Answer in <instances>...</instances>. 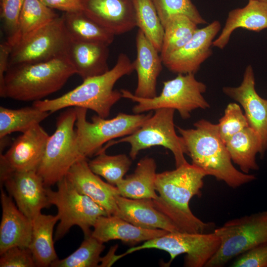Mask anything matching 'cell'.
Instances as JSON below:
<instances>
[{
    "label": "cell",
    "mask_w": 267,
    "mask_h": 267,
    "mask_svg": "<svg viewBox=\"0 0 267 267\" xmlns=\"http://www.w3.org/2000/svg\"><path fill=\"white\" fill-rule=\"evenodd\" d=\"M136 57L133 61L137 75L135 96L151 98L157 95V78L162 69L163 61L159 51L139 29L136 33Z\"/></svg>",
    "instance_id": "obj_19"
},
{
    "label": "cell",
    "mask_w": 267,
    "mask_h": 267,
    "mask_svg": "<svg viewBox=\"0 0 267 267\" xmlns=\"http://www.w3.org/2000/svg\"><path fill=\"white\" fill-rule=\"evenodd\" d=\"M138 27L160 52L164 28L151 0H133Z\"/></svg>",
    "instance_id": "obj_33"
},
{
    "label": "cell",
    "mask_w": 267,
    "mask_h": 267,
    "mask_svg": "<svg viewBox=\"0 0 267 267\" xmlns=\"http://www.w3.org/2000/svg\"><path fill=\"white\" fill-rule=\"evenodd\" d=\"M134 70V62L127 54L120 53L115 66L104 74L84 80L81 85L61 96L35 101L33 105L50 113L68 107H81L106 118L112 106L122 97L120 91L114 89L115 84Z\"/></svg>",
    "instance_id": "obj_3"
},
{
    "label": "cell",
    "mask_w": 267,
    "mask_h": 267,
    "mask_svg": "<svg viewBox=\"0 0 267 267\" xmlns=\"http://www.w3.org/2000/svg\"><path fill=\"white\" fill-rule=\"evenodd\" d=\"M116 200L122 218L137 226L179 231L171 220L153 205L152 199H133L117 195Z\"/></svg>",
    "instance_id": "obj_24"
},
{
    "label": "cell",
    "mask_w": 267,
    "mask_h": 267,
    "mask_svg": "<svg viewBox=\"0 0 267 267\" xmlns=\"http://www.w3.org/2000/svg\"><path fill=\"white\" fill-rule=\"evenodd\" d=\"M206 89L205 84L197 80L194 74L189 73L178 74L175 78L164 82L162 92L153 98L137 97L127 89L120 91L122 97L137 103L133 108L134 114L170 108L177 110L182 119H187L192 111L210 108L203 95Z\"/></svg>",
    "instance_id": "obj_5"
},
{
    "label": "cell",
    "mask_w": 267,
    "mask_h": 267,
    "mask_svg": "<svg viewBox=\"0 0 267 267\" xmlns=\"http://www.w3.org/2000/svg\"><path fill=\"white\" fill-rule=\"evenodd\" d=\"M219 237L213 232L187 233L168 232L166 234L129 248L121 257L143 249H156L165 251L170 256V265L176 257L185 254L184 266L205 267L220 246Z\"/></svg>",
    "instance_id": "obj_11"
},
{
    "label": "cell",
    "mask_w": 267,
    "mask_h": 267,
    "mask_svg": "<svg viewBox=\"0 0 267 267\" xmlns=\"http://www.w3.org/2000/svg\"><path fill=\"white\" fill-rule=\"evenodd\" d=\"M59 15L40 0H25L19 19L16 34L11 44L53 20Z\"/></svg>",
    "instance_id": "obj_31"
},
{
    "label": "cell",
    "mask_w": 267,
    "mask_h": 267,
    "mask_svg": "<svg viewBox=\"0 0 267 267\" xmlns=\"http://www.w3.org/2000/svg\"><path fill=\"white\" fill-rule=\"evenodd\" d=\"M93 228L91 235L103 243L113 240H120L133 245L169 232L161 229L143 228L113 215L100 216Z\"/></svg>",
    "instance_id": "obj_21"
},
{
    "label": "cell",
    "mask_w": 267,
    "mask_h": 267,
    "mask_svg": "<svg viewBox=\"0 0 267 267\" xmlns=\"http://www.w3.org/2000/svg\"><path fill=\"white\" fill-rule=\"evenodd\" d=\"M221 243L205 267H221L249 249L267 241V211L229 220L213 231Z\"/></svg>",
    "instance_id": "obj_9"
},
{
    "label": "cell",
    "mask_w": 267,
    "mask_h": 267,
    "mask_svg": "<svg viewBox=\"0 0 267 267\" xmlns=\"http://www.w3.org/2000/svg\"><path fill=\"white\" fill-rule=\"evenodd\" d=\"M175 111L170 108L155 110V113L135 132L117 141L110 142L105 148L127 142L131 145L130 157L134 160L140 151L161 146L172 152L176 167L187 163L184 157L187 151L184 141L181 136L177 134L175 129Z\"/></svg>",
    "instance_id": "obj_10"
},
{
    "label": "cell",
    "mask_w": 267,
    "mask_h": 267,
    "mask_svg": "<svg viewBox=\"0 0 267 267\" xmlns=\"http://www.w3.org/2000/svg\"><path fill=\"white\" fill-rule=\"evenodd\" d=\"M156 168L153 158L145 157L140 159L134 172L116 185L120 195L133 199H156Z\"/></svg>",
    "instance_id": "obj_25"
},
{
    "label": "cell",
    "mask_w": 267,
    "mask_h": 267,
    "mask_svg": "<svg viewBox=\"0 0 267 267\" xmlns=\"http://www.w3.org/2000/svg\"><path fill=\"white\" fill-rule=\"evenodd\" d=\"M2 209L0 224V255L15 246L28 248L33 222L18 208L12 197L1 189Z\"/></svg>",
    "instance_id": "obj_20"
},
{
    "label": "cell",
    "mask_w": 267,
    "mask_h": 267,
    "mask_svg": "<svg viewBox=\"0 0 267 267\" xmlns=\"http://www.w3.org/2000/svg\"><path fill=\"white\" fill-rule=\"evenodd\" d=\"M57 185L56 191L46 187L48 201L57 208L60 221L55 232L54 241L61 239L74 225L80 227L85 237L91 235V228L98 218L107 215L105 210L87 196L79 192L66 177Z\"/></svg>",
    "instance_id": "obj_8"
},
{
    "label": "cell",
    "mask_w": 267,
    "mask_h": 267,
    "mask_svg": "<svg viewBox=\"0 0 267 267\" xmlns=\"http://www.w3.org/2000/svg\"><path fill=\"white\" fill-rule=\"evenodd\" d=\"M43 4L52 9H57L64 12L83 11L84 0H40Z\"/></svg>",
    "instance_id": "obj_40"
},
{
    "label": "cell",
    "mask_w": 267,
    "mask_h": 267,
    "mask_svg": "<svg viewBox=\"0 0 267 267\" xmlns=\"http://www.w3.org/2000/svg\"><path fill=\"white\" fill-rule=\"evenodd\" d=\"M88 162L90 169L113 185L116 186L124 178L132 165V161L127 155H109L102 148Z\"/></svg>",
    "instance_id": "obj_32"
},
{
    "label": "cell",
    "mask_w": 267,
    "mask_h": 267,
    "mask_svg": "<svg viewBox=\"0 0 267 267\" xmlns=\"http://www.w3.org/2000/svg\"><path fill=\"white\" fill-rule=\"evenodd\" d=\"M51 114L32 106L20 109L0 107V138L14 132L25 133Z\"/></svg>",
    "instance_id": "obj_29"
},
{
    "label": "cell",
    "mask_w": 267,
    "mask_h": 267,
    "mask_svg": "<svg viewBox=\"0 0 267 267\" xmlns=\"http://www.w3.org/2000/svg\"><path fill=\"white\" fill-rule=\"evenodd\" d=\"M76 119L75 107H70L63 111L57 118L55 131L48 138L36 171L45 187L57 184L81 159L76 148Z\"/></svg>",
    "instance_id": "obj_7"
},
{
    "label": "cell",
    "mask_w": 267,
    "mask_h": 267,
    "mask_svg": "<svg viewBox=\"0 0 267 267\" xmlns=\"http://www.w3.org/2000/svg\"><path fill=\"white\" fill-rule=\"evenodd\" d=\"M62 17L72 40L99 42L108 45L114 41V35L88 17L83 11L64 12Z\"/></svg>",
    "instance_id": "obj_28"
},
{
    "label": "cell",
    "mask_w": 267,
    "mask_h": 267,
    "mask_svg": "<svg viewBox=\"0 0 267 267\" xmlns=\"http://www.w3.org/2000/svg\"><path fill=\"white\" fill-rule=\"evenodd\" d=\"M160 56L163 60L185 44L197 30L198 25L186 15H176L164 26Z\"/></svg>",
    "instance_id": "obj_30"
},
{
    "label": "cell",
    "mask_w": 267,
    "mask_h": 267,
    "mask_svg": "<svg viewBox=\"0 0 267 267\" xmlns=\"http://www.w3.org/2000/svg\"><path fill=\"white\" fill-rule=\"evenodd\" d=\"M55 216L41 213L33 221L31 242L28 247L36 267H50L58 259L54 247L53 228L59 221Z\"/></svg>",
    "instance_id": "obj_26"
},
{
    "label": "cell",
    "mask_w": 267,
    "mask_h": 267,
    "mask_svg": "<svg viewBox=\"0 0 267 267\" xmlns=\"http://www.w3.org/2000/svg\"><path fill=\"white\" fill-rule=\"evenodd\" d=\"M163 27L173 16H187L198 25L207 24L191 0H151Z\"/></svg>",
    "instance_id": "obj_35"
},
{
    "label": "cell",
    "mask_w": 267,
    "mask_h": 267,
    "mask_svg": "<svg viewBox=\"0 0 267 267\" xmlns=\"http://www.w3.org/2000/svg\"><path fill=\"white\" fill-rule=\"evenodd\" d=\"M87 159L82 158L76 162L65 177L79 192L87 196L102 207L107 215L122 218L115 198L116 195H120L117 187L105 182L93 173Z\"/></svg>",
    "instance_id": "obj_17"
},
{
    "label": "cell",
    "mask_w": 267,
    "mask_h": 267,
    "mask_svg": "<svg viewBox=\"0 0 267 267\" xmlns=\"http://www.w3.org/2000/svg\"><path fill=\"white\" fill-rule=\"evenodd\" d=\"M260 32L267 29V2L249 0L243 7L230 10L222 30L214 41L213 46L223 49L237 29Z\"/></svg>",
    "instance_id": "obj_23"
},
{
    "label": "cell",
    "mask_w": 267,
    "mask_h": 267,
    "mask_svg": "<svg viewBox=\"0 0 267 267\" xmlns=\"http://www.w3.org/2000/svg\"><path fill=\"white\" fill-rule=\"evenodd\" d=\"M230 158L238 166L241 171L249 174L256 171L259 166L256 155L262 153V142L257 133L247 127L232 136L225 142Z\"/></svg>",
    "instance_id": "obj_27"
},
{
    "label": "cell",
    "mask_w": 267,
    "mask_h": 267,
    "mask_svg": "<svg viewBox=\"0 0 267 267\" xmlns=\"http://www.w3.org/2000/svg\"><path fill=\"white\" fill-rule=\"evenodd\" d=\"M105 247L91 235L85 237L80 247L66 258L54 261L52 267H97Z\"/></svg>",
    "instance_id": "obj_34"
},
{
    "label": "cell",
    "mask_w": 267,
    "mask_h": 267,
    "mask_svg": "<svg viewBox=\"0 0 267 267\" xmlns=\"http://www.w3.org/2000/svg\"><path fill=\"white\" fill-rule=\"evenodd\" d=\"M217 127L219 135L225 143L232 136L249 127V124L240 106L230 103L227 105Z\"/></svg>",
    "instance_id": "obj_36"
},
{
    "label": "cell",
    "mask_w": 267,
    "mask_h": 267,
    "mask_svg": "<svg viewBox=\"0 0 267 267\" xmlns=\"http://www.w3.org/2000/svg\"><path fill=\"white\" fill-rule=\"evenodd\" d=\"M108 46L99 42L71 40L66 54L76 74L84 80L104 74L109 70Z\"/></svg>",
    "instance_id": "obj_22"
},
{
    "label": "cell",
    "mask_w": 267,
    "mask_h": 267,
    "mask_svg": "<svg viewBox=\"0 0 267 267\" xmlns=\"http://www.w3.org/2000/svg\"><path fill=\"white\" fill-rule=\"evenodd\" d=\"M12 46L7 41L0 44V92L3 89L5 74L9 67V59Z\"/></svg>",
    "instance_id": "obj_41"
},
{
    "label": "cell",
    "mask_w": 267,
    "mask_h": 267,
    "mask_svg": "<svg viewBox=\"0 0 267 267\" xmlns=\"http://www.w3.org/2000/svg\"><path fill=\"white\" fill-rule=\"evenodd\" d=\"M221 29V25L218 20L198 28L185 44L163 60V64L177 74H195L212 54L211 47Z\"/></svg>",
    "instance_id": "obj_14"
},
{
    "label": "cell",
    "mask_w": 267,
    "mask_h": 267,
    "mask_svg": "<svg viewBox=\"0 0 267 267\" xmlns=\"http://www.w3.org/2000/svg\"><path fill=\"white\" fill-rule=\"evenodd\" d=\"M207 176L204 171L188 163L157 174L158 196L152 199V204L180 232L206 233L215 227L213 222H204L196 217L189 207L194 196H201L203 179Z\"/></svg>",
    "instance_id": "obj_1"
},
{
    "label": "cell",
    "mask_w": 267,
    "mask_h": 267,
    "mask_svg": "<svg viewBox=\"0 0 267 267\" xmlns=\"http://www.w3.org/2000/svg\"><path fill=\"white\" fill-rule=\"evenodd\" d=\"M0 183L19 210L32 222L43 209L51 206L44 181L36 171L8 172L0 176Z\"/></svg>",
    "instance_id": "obj_13"
},
{
    "label": "cell",
    "mask_w": 267,
    "mask_h": 267,
    "mask_svg": "<svg viewBox=\"0 0 267 267\" xmlns=\"http://www.w3.org/2000/svg\"><path fill=\"white\" fill-rule=\"evenodd\" d=\"M222 91L243 107L249 126L261 138V157H264L267 150V100L261 97L256 90L255 74L252 65L246 66L239 86L224 87Z\"/></svg>",
    "instance_id": "obj_16"
},
{
    "label": "cell",
    "mask_w": 267,
    "mask_h": 267,
    "mask_svg": "<svg viewBox=\"0 0 267 267\" xmlns=\"http://www.w3.org/2000/svg\"><path fill=\"white\" fill-rule=\"evenodd\" d=\"M83 12L115 36L136 27L133 0H84Z\"/></svg>",
    "instance_id": "obj_18"
},
{
    "label": "cell",
    "mask_w": 267,
    "mask_h": 267,
    "mask_svg": "<svg viewBox=\"0 0 267 267\" xmlns=\"http://www.w3.org/2000/svg\"><path fill=\"white\" fill-rule=\"evenodd\" d=\"M75 108L76 148L81 158L96 155L106 142L133 133L153 114L119 113L109 119L94 115L90 122L87 119V109Z\"/></svg>",
    "instance_id": "obj_6"
},
{
    "label": "cell",
    "mask_w": 267,
    "mask_h": 267,
    "mask_svg": "<svg viewBox=\"0 0 267 267\" xmlns=\"http://www.w3.org/2000/svg\"><path fill=\"white\" fill-rule=\"evenodd\" d=\"M76 74L66 54L46 61L10 66L0 95L21 101L41 100L59 90Z\"/></svg>",
    "instance_id": "obj_4"
},
{
    "label": "cell",
    "mask_w": 267,
    "mask_h": 267,
    "mask_svg": "<svg viewBox=\"0 0 267 267\" xmlns=\"http://www.w3.org/2000/svg\"><path fill=\"white\" fill-rule=\"evenodd\" d=\"M230 267H267V241L239 255Z\"/></svg>",
    "instance_id": "obj_39"
},
{
    "label": "cell",
    "mask_w": 267,
    "mask_h": 267,
    "mask_svg": "<svg viewBox=\"0 0 267 267\" xmlns=\"http://www.w3.org/2000/svg\"><path fill=\"white\" fill-rule=\"evenodd\" d=\"M260 0V1H264V2H267V0Z\"/></svg>",
    "instance_id": "obj_43"
},
{
    "label": "cell",
    "mask_w": 267,
    "mask_h": 267,
    "mask_svg": "<svg viewBox=\"0 0 267 267\" xmlns=\"http://www.w3.org/2000/svg\"><path fill=\"white\" fill-rule=\"evenodd\" d=\"M24 1L25 0H4L1 2V18L7 35L6 41L10 44L17 31Z\"/></svg>",
    "instance_id": "obj_37"
},
{
    "label": "cell",
    "mask_w": 267,
    "mask_h": 267,
    "mask_svg": "<svg viewBox=\"0 0 267 267\" xmlns=\"http://www.w3.org/2000/svg\"><path fill=\"white\" fill-rule=\"evenodd\" d=\"M0 267H34L36 263L28 248L13 247L0 255Z\"/></svg>",
    "instance_id": "obj_38"
},
{
    "label": "cell",
    "mask_w": 267,
    "mask_h": 267,
    "mask_svg": "<svg viewBox=\"0 0 267 267\" xmlns=\"http://www.w3.org/2000/svg\"><path fill=\"white\" fill-rule=\"evenodd\" d=\"M71 40L62 17L59 16L12 46L9 67L46 61L66 54Z\"/></svg>",
    "instance_id": "obj_12"
},
{
    "label": "cell",
    "mask_w": 267,
    "mask_h": 267,
    "mask_svg": "<svg viewBox=\"0 0 267 267\" xmlns=\"http://www.w3.org/2000/svg\"><path fill=\"white\" fill-rule=\"evenodd\" d=\"M49 136L38 124L17 137L5 154L0 153V175L12 171H37Z\"/></svg>",
    "instance_id": "obj_15"
},
{
    "label": "cell",
    "mask_w": 267,
    "mask_h": 267,
    "mask_svg": "<svg viewBox=\"0 0 267 267\" xmlns=\"http://www.w3.org/2000/svg\"><path fill=\"white\" fill-rule=\"evenodd\" d=\"M4 0H0V3L2 2Z\"/></svg>",
    "instance_id": "obj_44"
},
{
    "label": "cell",
    "mask_w": 267,
    "mask_h": 267,
    "mask_svg": "<svg viewBox=\"0 0 267 267\" xmlns=\"http://www.w3.org/2000/svg\"><path fill=\"white\" fill-rule=\"evenodd\" d=\"M116 248L113 247V249H111L110 251L104 257H101V265L100 267H110L115 262L121 259L119 255H116L115 251Z\"/></svg>",
    "instance_id": "obj_42"
},
{
    "label": "cell",
    "mask_w": 267,
    "mask_h": 267,
    "mask_svg": "<svg viewBox=\"0 0 267 267\" xmlns=\"http://www.w3.org/2000/svg\"><path fill=\"white\" fill-rule=\"evenodd\" d=\"M194 126V129H189L178 127L192 165L232 188L256 178L254 175L240 171L233 165L225 143L219 135L217 124L201 119Z\"/></svg>",
    "instance_id": "obj_2"
}]
</instances>
